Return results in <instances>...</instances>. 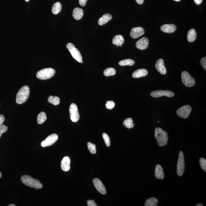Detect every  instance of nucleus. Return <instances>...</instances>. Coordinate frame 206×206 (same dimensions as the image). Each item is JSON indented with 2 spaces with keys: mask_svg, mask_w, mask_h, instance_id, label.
<instances>
[{
  "mask_svg": "<svg viewBox=\"0 0 206 206\" xmlns=\"http://www.w3.org/2000/svg\"><path fill=\"white\" fill-rule=\"evenodd\" d=\"M155 139H157L158 145L163 147L167 144L168 140V133L166 131H163L162 128H155Z\"/></svg>",
  "mask_w": 206,
  "mask_h": 206,
  "instance_id": "nucleus-1",
  "label": "nucleus"
},
{
  "mask_svg": "<svg viewBox=\"0 0 206 206\" xmlns=\"http://www.w3.org/2000/svg\"><path fill=\"white\" fill-rule=\"evenodd\" d=\"M22 182L27 186L30 187L35 188V189H41L43 185L39 180L34 179L30 176L24 175L21 178Z\"/></svg>",
  "mask_w": 206,
  "mask_h": 206,
  "instance_id": "nucleus-2",
  "label": "nucleus"
},
{
  "mask_svg": "<svg viewBox=\"0 0 206 206\" xmlns=\"http://www.w3.org/2000/svg\"><path fill=\"white\" fill-rule=\"evenodd\" d=\"M30 89L28 86L22 87L16 96V101L17 104H21L27 101L30 96Z\"/></svg>",
  "mask_w": 206,
  "mask_h": 206,
  "instance_id": "nucleus-3",
  "label": "nucleus"
},
{
  "mask_svg": "<svg viewBox=\"0 0 206 206\" xmlns=\"http://www.w3.org/2000/svg\"><path fill=\"white\" fill-rule=\"evenodd\" d=\"M55 71L52 68H46L41 69L36 73L38 78L41 80H46L52 78L55 74Z\"/></svg>",
  "mask_w": 206,
  "mask_h": 206,
  "instance_id": "nucleus-4",
  "label": "nucleus"
},
{
  "mask_svg": "<svg viewBox=\"0 0 206 206\" xmlns=\"http://www.w3.org/2000/svg\"><path fill=\"white\" fill-rule=\"evenodd\" d=\"M66 47L75 60L79 63H83L82 57L81 53L79 50L75 47V45L73 44L68 43L66 45Z\"/></svg>",
  "mask_w": 206,
  "mask_h": 206,
  "instance_id": "nucleus-5",
  "label": "nucleus"
},
{
  "mask_svg": "<svg viewBox=\"0 0 206 206\" xmlns=\"http://www.w3.org/2000/svg\"><path fill=\"white\" fill-rule=\"evenodd\" d=\"M185 157L183 153L180 151L179 154L177 164V173L179 176L183 174L185 170Z\"/></svg>",
  "mask_w": 206,
  "mask_h": 206,
  "instance_id": "nucleus-6",
  "label": "nucleus"
},
{
  "mask_svg": "<svg viewBox=\"0 0 206 206\" xmlns=\"http://www.w3.org/2000/svg\"><path fill=\"white\" fill-rule=\"evenodd\" d=\"M181 79L183 83L188 87H192L195 85L196 81L194 79L190 76L186 71H183L181 74Z\"/></svg>",
  "mask_w": 206,
  "mask_h": 206,
  "instance_id": "nucleus-7",
  "label": "nucleus"
},
{
  "mask_svg": "<svg viewBox=\"0 0 206 206\" xmlns=\"http://www.w3.org/2000/svg\"><path fill=\"white\" fill-rule=\"evenodd\" d=\"M69 114L71 120L73 122H77L80 119L78 109L76 104L72 103L69 109Z\"/></svg>",
  "mask_w": 206,
  "mask_h": 206,
  "instance_id": "nucleus-8",
  "label": "nucleus"
},
{
  "mask_svg": "<svg viewBox=\"0 0 206 206\" xmlns=\"http://www.w3.org/2000/svg\"><path fill=\"white\" fill-rule=\"evenodd\" d=\"M192 108L189 105H185L179 109L176 114L179 117L183 118H187L189 117Z\"/></svg>",
  "mask_w": 206,
  "mask_h": 206,
  "instance_id": "nucleus-9",
  "label": "nucleus"
},
{
  "mask_svg": "<svg viewBox=\"0 0 206 206\" xmlns=\"http://www.w3.org/2000/svg\"><path fill=\"white\" fill-rule=\"evenodd\" d=\"M58 139V135L56 134H52L42 142L41 145L43 147L50 146L56 142Z\"/></svg>",
  "mask_w": 206,
  "mask_h": 206,
  "instance_id": "nucleus-10",
  "label": "nucleus"
},
{
  "mask_svg": "<svg viewBox=\"0 0 206 206\" xmlns=\"http://www.w3.org/2000/svg\"><path fill=\"white\" fill-rule=\"evenodd\" d=\"M151 95L154 97H159L165 96L168 97H172L174 95V92L168 90H157L151 93Z\"/></svg>",
  "mask_w": 206,
  "mask_h": 206,
  "instance_id": "nucleus-11",
  "label": "nucleus"
},
{
  "mask_svg": "<svg viewBox=\"0 0 206 206\" xmlns=\"http://www.w3.org/2000/svg\"><path fill=\"white\" fill-rule=\"evenodd\" d=\"M93 182L95 187L100 193L103 195L106 193V189L102 181L99 179L95 178L93 180Z\"/></svg>",
  "mask_w": 206,
  "mask_h": 206,
  "instance_id": "nucleus-12",
  "label": "nucleus"
},
{
  "mask_svg": "<svg viewBox=\"0 0 206 206\" xmlns=\"http://www.w3.org/2000/svg\"><path fill=\"white\" fill-rule=\"evenodd\" d=\"M144 29L142 27H135L132 29L130 35L131 37L133 39H137L144 35Z\"/></svg>",
  "mask_w": 206,
  "mask_h": 206,
  "instance_id": "nucleus-13",
  "label": "nucleus"
},
{
  "mask_svg": "<svg viewBox=\"0 0 206 206\" xmlns=\"http://www.w3.org/2000/svg\"><path fill=\"white\" fill-rule=\"evenodd\" d=\"M149 45V41L147 38L144 37L140 39L136 43V47L139 49L143 50L148 48Z\"/></svg>",
  "mask_w": 206,
  "mask_h": 206,
  "instance_id": "nucleus-14",
  "label": "nucleus"
},
{
  "mask_svg": "<svg viewBox=\"0 0 206 206\" xmlns=\"http://www.w3.org/2000/svg\"><path fill=\"white\" fill-rule=\"evenodd\" d=\"M155 68L159 73L163 75H165L166 69L164 65L163 60L159 59L157 61L155 65Z\"/></svg>",
  "mask_w": 206,
  "mask_h": 206,
  "instance_id": "nucleus-15",
  "label": "nucleus"
},
{
  "mask_svg": "<svg viewBox=\"0 0 206 206\" xmlns=\"http://www.w3.org/2000/svg\"><path fill=\"white\" fill-rule=\"evenodd\" d=\"M70 159L69 157H65L61 162V167L64 171H68L70 170Z\"/></svg>",
  "mask_w": 206,
  "mask_h": 206,
  "instance_id": "nucleus-16",
  "label": "nucleus"
},
{
  "mask_svg": "<svg viewBox=\"0 0 206 206\" xmlns=\"http://www.w3.org/2000/svg\"><path fill=\"white\" fill-rule=\"evenodd\" d=\"M176 27L174 24H165L161 27V30L166 33H171L176 30Z\"/></svg>",
  "mask_w": 206,
  "mask_h": 206,
  "instance_id": "nucleus-17",
  "label": "nucleus"
},
{
  "mask_svg": "<svg viewBox=\"0 0 206 206\" xmlns=\"http://www.w3.org/2000/svg\"><path fill=\"white\" fill-rule=\"evenodd\" d=\"M155 173L156 178L159 179H163L164 178V173L163 169L160 165H157L155 168Z\"/></svg>",
  "mask_w": 206,
  "mask_h": 206,
  "instance_id": "nucleus-18",
  "label": "nucleus"
},
{
  "mask_svg": "<svg viewBox=\"0 0 206 206\" xmlns=\"http://www.w3.org/2000/svg\"><path fill=\"white\" fill-rule=\"evenodd\" d=\"M148 71L146 69H140L136 70L133 73L132 76L134 78H137L144 77L148 75Z\"/></svg>",
  "mask_w": 206,
  "mask_h": 206,
  "instance_id": "nucleus-19",
  "label": "nucleus"
},
{
  "mask_svg": "<svg viewBox=\"0 0 206 206\" xmlns=\"http://www.w3.org/2000/svg\"><path fill=\"white\" fill-rule=\"evenodd\" d=\"M84 15V11L81 8L76 7L73 10V17L76 20H80L82 18Z\"/></svg>",
  "mask_w": 206,
  "mask_h": 206,
  "instance_id": "nucleus-20",
  "label": "nucleus"
},
{
  "mask_svg": "<svg viewBox=\"0 0 206 206\" xmlns=\"http://www.w3.org/2000/svg\"><path fill=\"white\" fill-rule=\"evenodd\" d=\"M112 18V17L111 15L109 14V13H106L99 19V21H98V24L100 26L104 25L110 21L111 20Z\"/></svg>",
  "mask_w": 206,
  "mask_h": 206,
  "instance_id": "nucleus-21",
  "label": "nucleus"
},
{
  "mask_svg": "<svg viewBox=\"0 0 206 206\" xmlns=\"http://www.w3.org/2000/svg\"><path fill=\"white\" fill-rule=\"evenodd\" d=\"M124 41H125V40H124L123 37L122 35H117L113 38L112 43L114 45H116V46L118 45L119 46L121 47Z\"/></svg>",
  "mask_w": 206,
  "mask_h": 206,
  "instance_id": "nucleus-22",
  "label": "nucleus"
},
{
  "mask_svg": "<svg viewBox=\"0 0 206 206\" xmlns=\"http://www.w3.org/2000/svg\"><path fill=\"white\" fill-rule=\"evenodd\" d=\"M197 38V32L194 29H191L189 30L187 34V38L188 41L193 42L196 40Z\"/></svg>",
  "mask_w": 206,
  "mask_h": 206,
  "instance_id": "nucleus-23",
  "label": "nucleus"
},
{
  "mask_svg": "<svg viewBox=\"0 0 206 206\" xmlns=\"http://www.w3.org/2000/svg\"><path fill=\"white\" fill-rule=\"evenodd\" d=\"M62 4L59 2H57L53 4L52 12L54 15L58 14L62 10Z\"/></svg>",
  "mask_w": 206,
  "mask_h": 206,
  "instance_id": "nucleus-24",
  "label": "nucleus"
},
{
  "mask_svg": "<svg viewBox=\"0 0 206 206\" xmlns=\"http://www.w3.org/2000/svg\"><path fill=\"white\" fill-rule=\"evenodd\" d=\"M158 204V200L155 198L152 197L147 199L145 206H157Z\"/></svg>",
  "mask_w": 206,
  "mask_h": 206,
  "instance_id": "nucleus-25",
  "label": "nucleus"
},
{
  "mask_svg": "<svg viewBox=\"0 0 206 206\" xmlns=\"http://www.w3.org/2000/svg\"><path fill=\"white\" fill-rule=\"evenodd\" d=\"M38 123L39 124H42L44 123L47 120V116L46 114L44 112H41L38 114L37 117Z\"/></svg>",
  "mask_w": 206,
  "mask_h": 206,
  "instance_id": "nucleus-26",
  "label": "nucleus"
},
{
  "mask_svg": "<svg viewBox=\"0 0 206 206\" xmlns=\"http://www.w3.org/2000/svg\"><path fill=\"white\" fill-rule=\"evenodd\" d=\"M135 62L133 60L131 59H127L122 60L119 62V65L121 66H133L135 64Z\"/></svg>",
  "mask_w": 206,
  "mask_h": 206,
  "instance_id": "nucleus-27",
  "label": "nucleus"
},
{
  "mask_svg": "<svg viewBox=\"0 0 206 206\" xmlns=\"http://www.w3.org/2000/svg\"><path fill=\"white\" fill-rule=\"evenodd\" d=\"M48 101L50 103H52L54 106H57L60 103V99L57 96H50L48 99Z\"/></svg>",
  "mask_w": 206,
  "mask_h": 206,
  "instance_id": "nucleus-28",
  "label": "nucleus"
},
{
  "mask_svg": "<svg viewBox=\"0 0 206 206\" xmlns=\"http://www.w3.org/2000/svg\"><path fill=\"white\" fill-rule=\"evenodd\" d=\"M116 71L115 69L113 68H109L105 69L103 72L104 75L107 77L111 76H114L116 74Z\"/></svg>",
  "mask_w": 206,
  "mask_h": 206,
  "instance_id": "nucleus-29",
  "label": "nucleus"
},
{
  "mask_svg": "<svg viewBox=\"0 0 206 206\" xmlns=\"http://www.w3.org/2000/svg\"><path fill=\"white\" fill-rule=\"evenodd\" d=\"M123 125L128 129L133 128L134 127L133 120L131 118H128L125 120L123 122Z\"/></svg>",
  "mask_w": 206,
  "mask_h": 206,
  "instance_id": "nucleus-30",
  "label": "nucleus"
},
{
  "mask_svg": "<svg viewBox=\"0 0 206 206\" xmlns=\"http://www.w3.org/2000/svg\"><path fill=\"white\" fill-rule=\"evenodd\" d=\"M87 145H88V149L91 154H95L96 153V146L95 144L89 142L88 143Z\"/></svg>",
  "mask_w": 206,
  "mask_h": 206,
  "instance_id": "nucleus-31",
  "label": "nucleus"
},
{
  "mask_svg": "<svg viewBox=\"0 0 206 206\" xmlns=\"http://www.w3.org/2000/svg\"><path fill=\"white\" fill-rule=\"evenodd\" d=\"M102 136H103V138L106 145L107 147H110V140L108 135L106 133H103L102 134Z\"/></svg>",
  "mask_w": 206,
  "mask_h": 206,
  "instance_id": "nucleus-32",
  "label": "nucleus"
},
{
  "mask_svg": "<svg viewBox=\"0 0 206 206\" xmlns=\"http://www.w3.org/2000/svg\"><path fill=\"white\" fill-rule=\"evenodd\" d=\"M200 167L203 170L206 172V160L203 158H201L199 160Z\"/></svg>",
  "mask_w": 206,
  "mask_h": 206,
  "instance_id": "nucleus-33",
  "label": "nucleus"
},
{
  "mask_svg": "<svg viewBox=\"0 0 206 206\" xmlns=\"http://www.w3.org/2000/svg\"><path fill=\"white\" fill-rule=\"evenodd\" d=\"M106 106L107 109L111 110L114 107L115 103L113 101H108L106 103Z\"/></svg>",
  "mask_w": 206,
  "mask_h": 206,
  "instance_id": "nucleus-34",
  "label": "nucleus"
},
{
  "mask_svg": "<svg viewBox=\"0 0 206 206\" xmlns=\"http://www.w3.org/2000/svg\"><path fill=\"white\" fill-rule=\"evenodd\" d=\"M8 127L5 125H2L0 126V138L2 134L5 133L8 130Z\"/></svg>",
  "mask_w": 206,
  "mask_h": 206,
  "instance_id": "nucleus-35",
  "label": "nucleus"
},
{
  "mask_svg": "<svg viewBox=\"0 0 206 206\" xmlns=\"http://www.w3.org/2000/svg\"><path fill=\"white\" fill-rule=\"evenodd\" d=\"M200 63L203 69H205V70H206V57H204L202 58L201 61H200Z\"/></svg>",
  "mask_w": 206,
  "mask_h": 206,
  "instance_id": "nucleus-36",
  "label": "nucleus"
},
{
  "mask_svg": "<svg viewBox=\"0 0 206 206\" xmlns=\"http://www.w3.org/2000/svg\"><path fill=\"white\" fill-rule=\"evenodd\" d=\"M87 204L88 206H97V205L95 202L94 200H89L87 201Z\"/></svg>",
  "mask_w": 206,
  "mask_h": 206,
  "instance_id": "nucleus-37",
  "label": "nucleus"
},
{
  "mask_svg": "<svg viewBox=\"0 0 206 206\" xmlns=\"http://www.w3.org/2000/svg\"><path fill=\"white\" fill-rule=\"evenodd\" d=\"M88 0H79V4L81 6H85Z\"/></svg>",
  "mask_w": 206,
  "mask_h": 206,
  "instance_id": "nucleus-38",
  "label": "nucleus"
},
{
  "mask_svg": "<svg viewBox=\"0 0 206 206\" xmlns=\"http://www.w3.org/2000/svg\"><path fill=\"white\" fill-rule=\"evenodd\" d=\"M5 120V117L2 114H0V126L2 125Z\"/></svg>",
  "mask_w": 206,
  "mask_h": 206,
  "instance_id": "nucleus-39",
  "label": "nucleus"
},
{
  "mask_svg": "<svg viewBox=\"0 0 206 206\" xmlns=\"http://www.w3.org/2000/svg\"><path fill=\"white\" fill-rule=\"evenodd\" d=\"M203 0H194L195 3L197 5H200L202 2Z\"/></svg>",
  "mask_w": 206,
  "mask_h": 206,
  "instance_id": "nucleus-40",
  "label": "nucleus"
},
{
  "mask_svg": "<svg viewBox=\"0 0 206 206\" xmlns=\"http://www.w3.org/2000/svg\"><path fill=\"white\" fill-rule=\"evenodd\" d=\"M136 1L138 4L141 5L144 3V0H136Z\"/></svg>",
  "mask_w": 206,
  "mask_h": 206,
  "instance_id": "nucleus-41",
  "label": "nucleus"
},
{
  "mask_svg": "<svg viewBox=\"0 0 206 206\" xmlns=\"http://www.w3.org/2000/svg\"><path fill=\"white\" fill-rule=\"evenodd\" d=\"M196 206H203V205L202 204H199L196 205Z\"/></svg>",
  "mask_w": 206,
  "mask_h": 206,
  "instance_id": "nucleus-42",
  "label": "nucleus"
},
{
  "mask_svg": "<svg viewBox=\"0 0 206 206\" xmlns=\"http://www.w3.org/2000/svg\"><path fill=\"white\" fill-rule=\"evenodd\" d=\"M8 206H16L15 205L13 204H10L9 205H8Z\"/></svg>",
  "mask_w": 206,
  "mask_h": 206,
  "instance_id": "nucleus-43",
  "label": "nucleus"
},
{
  "mask_svg": "<svg viewBox=\"0 0 206 206\" xmlns=\"http://www.w3.org/2000/svg\"><path fill=\"white\" fill-rule=\"evenodd\" d=\"M2 176V173L0 172V178H1V177Z\"/></svg>",
  "mask_w": 206,
  "mask_h": 206,
  "instance_id": "nucleus-44",
  "label": "nucleus"
},
{
  "mask_svg": "<svg viewBox=\"0 0 206 206\" xmlns=\"http://www.w3.org/2000/svg\"><path fill=\"white\" fill-rule=\"evenodd\" d=\"M174 1H176V2H179L181 0H174Z\"/></svg>",
  "mask_w": 206,
  "mask_h": 206,
  "instance_id": "nucleus-45",
  "label": "nucleus"
},
{
  "mask_svg": "<svg viewBox=\"0 0 206 206\" xmlns=\"http://www.w3.org/2000/svg\"><path fill=\"white\" fill-rule=\"evenodd\" d=\"M25 1H26V2H28L29 1H30V0H25Z\"/></svg>",
  "mask_w": 206,
  "mask_h": 206,
  "instance_id": "nucleus-46",
  "label": "nucleus"
},
{
  "mask_svg": "<svg viewBox=\"0 0 206 206\" xmlns=\"http://www.w3.org/2000/svg\"><path fill=\"white\" fill-rule=\"evenodd\" d=\"M158 123H159V121H158Z\"/></svg>",
  "mask_w": 206,
  "mask_h": 206,
  "instance_id": "nucleus-47",
  "label": "nucleus"
}]
</instances>
